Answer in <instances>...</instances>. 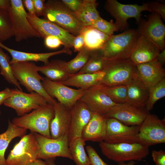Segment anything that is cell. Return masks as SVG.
Here are the masks:
<instances>
[{"mask_svg": "<svg viewBox=\"0 0 165 165\" xmlns=\"http://www.w3.org/2000/svg\"><path fill=\"white\" fill-rule=\"evenodd\" d=\"M10 5V0H0V9H1L8 11Z\"/></svg>", "mask_w": 165, "mask_h": 165, "instance_id": "cell-48", "label": "cell"}, {"mask_svg": "<svg viewBox=\"0 0 165 165\" xmlns=\"http://www.w3.org/2000/svg\"><path fill=\"white\" fill-rule=\"evenodd\" d=\"M44 39L46 46L50 49H56L59 47L61 45H63L61 41L54 36H48Z\"/></svg>", "mask_w": 165, "mask_h": 165, "instance_id": "cell-42", "label": "cell"}, {"mask_svg": "<svg viewBox=\"0 0 165 165\" xmlns=\"http://www.w3.org/2000/svg\"><path fill=\"white\" fill-rule=\"evenodd\" d=\"M137 78L148 89L165 78L163 66L157 60L136 65Z\"/></svg>", "mask_w": 165, "mask_h": 165, "instance_id": "cell-20", "label": "cell"}, {"mask_svg": "<svg viewBox=\"0 0 165 165\" xmlns=\"http://www.w3.org/2000/svg\"><path fill=\"white\" fill-rule=\"evenodd\" d=\"M54 159L45 160V162L47 165H56L54 160Z\"/></svg>", "mask_w": 165, "mask_h": 165, "instance_id": "cell-52", "label": "cell"}, {"mask_svg": "<svg viewBox=\"0 0 165 165\" xmlns=\"http://www.w3.org/2000/svg\"><path fill=\"white\" fill-rule=\"evenodd\" d=\"M104 75L102 71L91 74L77 73L70 75L66 80L61 83L85 90L98 85Z\"/></svg>", "mask_w": 165, "mask_h": 165, "instance_id": "cell-27", "label": "cell"}, {"mask_svg": "<svg viewBox=\"0 0 165 165\" xmlns=\"http://www.w3.org/2000/svg\"><path fill=\"white\" fill-rule=\"evenodd\" d=\"M136 163L135 161L131 160L126 163L125 162L118 163V165H134Z\"/></svg>", "mask_w": 165, "mask_h": 165, "instance_id": "cell-51", "label": "cell"}, {"mask_svg": "<svg viewBox=\"0 0 165 165\" xmlns=\"http://www.w3.org/2000/svg\"><path fill=\"white\" fill-rule=\"evenodd\" d=\"M103 59L102 50L92 51L86 64L77 73L91 74L102 71L104 66Z\"/></svg>", "mask_w": 165, "mask_h": 165, "instance_id": "cell-33", "label": "cell"}, {"mask_svg": "<svg viewBox=\"0 0 165 165\" xmlns=\"http://www.w3.org/2000/svg\"><path fill=\"white\" fill-rule=\"evenodd\" d=\"M157 60L163 66L165 64V50L160 53L157 57Z\"/></svg>", "mask_w": 165, "mask_h": 165, "instance_id": "cell-49", "label": "cell"}, {"mask_svg": "<svg viewBox=\"0 0 165 165\" xmlns=\"http://www.w3.org/2000/svg\"><path fill=\"white\" fill-rule=\"evenodd\" d=\"M65 62L59 59L53 60L46 65L37 66L36 68L38 72L44 74L50 80L61 83L70 75L66 68Z\"/></svg>", "mask_w": 165, "mask_h": 165, "instance_id": "cell-26", "label": "cell"}, {"mask_svg": "<svg viewBox=\"0 0 165 165\" xmlns=\"http://www.w3.org/2000/svg\"><path fill=\"white\" fill-rule=\"evenodd\" d=\"M139 24L137 31L140 35L153 42L160 51L165 50V26L160 15L152 13L147 21L142 20Z\"/></svg>", "mask_w": 165, "mask_h": 165, "instance_id": "cell-17", "label": "cell"}, {"mask_svg": "<svg viewBox=\"0 0 165 165\" xmlns=\"http://www.w3.org/2000/svg\"><path fill=\"white\" fill-rule=\"evenodd\" d=\"M10 62V57L0 47V74L8 82L22 91L20 84L14 76Z\"/></svg>", "mask_w": 165, "mask_h": 165, "instance_id": "cell-32", "label": "cell"}, {"mask_svg": "<svg viewBox=\"0 0 165 165\" xmlns=\"http://www.w3.org/2000/svg\"><path fill=\"white\" fill-rule=\"evenodd\" d=\"M51 22L75 36L82 31L84 26L78 20L74 13L60 0H49L45 3L43 15Z\"/></svg>", "mask_w": 165, "mask_h": 165, "instance_id": "cell-2", "label": "cell"}, {"mask_svg": "<svg viewBox=\"0 0 165 165\" xmlns=\"http://www.w3.org/2000/svg\"><path fill=\"white\" fill-rule=\"evenodd\" d=\"M98 85L101 90L116 104L127 103V89L126 85L104 86Z\"/></svg>", "mask_w": 165, "mask_h": 165, "instance_id": "cell-35", "label": "cell"}, {"mask_svg": "<svg viewBox=\"0 0 165 165\" xmlns=\"http://www.w3.org/2000/svg\"><path fill=\"white\" fill-rule=\"evenodd\" d=\"M160 49L145 37L140 35L130 59L136 65L157 60Z\"/></svg>", "mask_w": 165, "mask_h": 165, "instance_id": "cell-21", "label": "cell"}, {"mask_svg": "<svg viewBox=\"0 0 165 165\" xmlns=\"http://www.w3.org/2000/svg\"><path fill=\"white\" fill-rule=\"evenodd\" d=\"M99 145L105 156L118 163L141 161L149 153V147L139 143L110 144L102 141L100 142Z\"/></svg>", "mask_w": 165, "mask_h": 165, "instance_id": "cell-6", "label": "cell"}, {"mask_svg": "<svg viewBox=\"0 0 165 165\" xmlns=\"http://www.w3.org/2000/svg\"><path fill=\"white\" fill-rule=\"evenodd\" d=\"M108 118L105 115L93 113L92 117L84 128L81 138L85 141H104L106 133Z\"/></svg>", "mask_w": 165, "mask_h": 165, "instance_id": "cell-23", "label": "cell"}, {"mask_svg": "<svg viewBox=\"0 0 165 165\" xmlns=\"http://www.w3.org/2000/svg\"><path fill=\"white\" fill-rule=\"evenodd\" d=\"M80 99L93 113L102 115H105L112 107L117 104L101 90L98 84L83 90Z\"/></svg>", "mask_w": 165, "mask_h": 165, "instance_id": "cell-19", "label": "cell"}, {"mask_svg": "<svg viewBox=\"0 0 165 165\" xmlns=\"http://www.w3.org/2000/svg\"><path fill=\"white\" fill-rule=\"evenodd\" d=\"M140 126H128L112 118H108L104 141L110 144L138 143Z\"/></svg>", "mask_w": 165, "mask_h": 165, "instance_id": "cell-13", "label": "cell"}, {"mask_svg": "<svg viewBox=\"0 0 165 165\" xmlns=\"http://www.w3.org/2000/svg\"><path fill=\"white\" fill-rule=\"evenodd\" d=\"M105 8L116 19L115 24L119 30L128 29L127 20L131 18L136 20L138 24L142 21L141 13L144 11L150 12L147 3L142 5L137 4H124L116 0H108L105 2Z\"/></svg>", "mask_w": 165, "mask_h": 165, "instance_id": "cell-9", "label": "cell"}, {"mask_svg": "<svg viewBox=\"0 0 165 165\" xmlns=\"http://www.w3.org/2000/svg\"><path fill=\"white\" fill-rule=\"evenodd\" d=\"M91 26L109 36L113 35L114 32L119 30V28L115 23H113L112 20L108 21L101 16Z\"/></svg>", "mask_w": 165, "mask_h": 165, "instance_id": "cell-38", "label": "cell"}, {"mask_svg": "<svg viewBox=\"0 0 165 165\" xmlns=\"http://www.w3.org/2000/svg\"><path fill=\"white\" fill-rule=\"evenodd\" d=\"M104 75L99 84L104 86L126 85L137 77V67L130 58L112 59L104 57Z\"/></svg>", "mask_w": 165, "mask_h": 165, "instance_id": "cell-1", "label": "cell"}, {"mask_svg": "<svg viewBox=\"0 0 165 165\" xmlns=\"http://www.w3.org/2000/svg\"><path fill=\"white\" fill-rule=\"evenodd\" d=\"M84 46V39L83 33L82 32L79 35L75 36L73 47L75 52H79Z\"/></svg>", "mask_w": 165, "mask_h": 165, "instance_id": "cell-44", "label": "cell"}, {"mask_svg": "<svg viewBox=\"0 0 165 165\" xmlns=\"http://www.w3.org/2000/svg\"><path fill=\"white\" fill-rule=\"evenodd\" d=\"M14 93V89H10L7 87L0 91V105L3 104L8 98L13 95Z\"/></svg>", "mask_w": 165, "mask_h": 165, "instance_id": "cell-46", "label": "cell"}, {"mask_svg": "<svg viewBox=\"0 0 165 165\" xmlns=\"http://www.w3.org/2000/svg\"><path fill=\"white\" fill-rule=\"evenodd\" d=\"M82 32L84 47L91 51L102 50L109 37L91 26L84 27Z\"/></svg>", "mask_w": 165, "mask_h": 165, "instance_id": "cell-29", "label": "cell"}, {"mask_svg": "<svg viewBox=\"0 0 165 165\" xmlns=\"http://www.w3.org/2000/svg\"><path fill=\"white\" fill-rule=\"evenodd\" d=\"M10 7L8 11L15 40L17 42L40 37L31 25L27 17L22 0H10Z\"/></svg>", "mask_w": 165, "mask_h": 165, "instance_id": "cell-7", "label": "cell"}, {"mask_svg": "<svg viewBox=\"0 0 165 165\" xmlns=\"http://www.w3.org/2000/svg\"><path fill=\"white\" fill-rule=\"evenodd\" d=\"M152 156L156 165H165V151L163 150H153Z\"/></svg>", "mask_w": 165, "mask_h": 165, "instance_id": "cell-41", "label": "cell"}, {"mask_svg": "<svg viewBox=\"0 0 165 165\" xmlns=\"http://www.w3.org/2000/svg\"><path fill=\"white\" fill-rule=\"evenodd\" d=\"M24 6L28 11V13L32 15H35L34 3L32 0H22Z\"/></svg>", "mask_w": 165, "mask_h": 165, "instance_id": "cell-47", "label": "cell"}, {"mask_svg": "<svg viewBox=\"0 0 165 165\" xmlns=\"http://www.w3.org/2000/svg\"><path fill=\"white\" fill-rule=\"evenodd\" d=\"M27 17L30 23L39 34L44 39L48 36H53L59 38L64 47H73L75 36L56 24L46 19L32 15L28 13Z\"/></svg>", "mask_w": 165, "mask_h": 165, "instance_id": "cell-14", "label": "cell"}, {"mask_svg": "<svg viewBox=\"0 0 165 165\" xmlns=\"http://www.w3.org/2000/svg\"><path fill=\"white\" fill-rule=\"evenodd\" d=\"M54 116L53 106L48 104L22 116L14 118L12 123L16 126L30 130L51 138L50 126Z\"/></svg>", "mask_w": 165, "mask_h": 165, "instance_id": "cell-3", "label": "cell"}, {"mask_svg": "<svg viewBox=\"0 0 165 165\" xmlns=\"http://www.w3.org/2000/svg\"><path fill=\"white\" fill-rule=\"evenodd\" d=\"M41 83L44 90L52 98L70 109L83 95V90L72 88L62 83L44 78Z\"/></svg>", "mask_w": 165, "mask_h": 165, "instance_id": "cell-16", "label": "cell"}, {"mask_svg": "<svg viewBox=\"0 0 165 165\" xmlns=\"http://www.w3.org/2000/svg\"><path fill=\"white\" fill-rule=\"evenodd\" d=\"M149 113L145 108L137 106L126 103L117 104L109 109L105 115L128 126H140Z\"/></svg>", "mask_w": 165, "mask_h": 165, "instance_id": "cell-15", "label": "cell"}, {"mask_svg": "<svg viewBox=\"0 0 165 165\" xmlns=\"http://www.w3.org/2000/svg\"><path fill=\"white\" fill-rule=\"evenodd\" d=\"M34 165H47L45 162L40 159H36L33 162Z\"/></svg>", "mask_w": 165, "mask_h": 165, "instance_id": "cell-50", "label": "cell"}, {"mask_svg": "<svg viewBox=\"0 0 165 165\" xmlns=\"http://www.w3.org/2000/svg\"><path fill=\"white\" fill-rule=\"evenodd\" d=\"M0 113H1V112H0Z\"/></svg>", "mask_w": 165, "mask_h": 165, "instance_id": "cell-54", "label": "cell"}, {"mask_svg": "<svg viewBox=\"0 0 165 165\" xmlns=\"http://www.w3.org/2000/svg\"><path fill=\"white\" fill-rule=\"evenodd\" d=\"M86 148L90 165H109L101 159L95 150L91 146L87 145Z\"/></svg>", "mask_w": 165, "mask_h": 165, "instance_id": "cell-39", "label": "cell"}, {"mask_svg": "<svg viewBox=\"0 0 165 165\" xmlns=\"http://www.w3.org/2000/svg\"><path fill=\"white\" fill-rule=\"evenodd\" d=\"M71 121L68 133L69 142L81 137L82 131L93 113L81 100H78L70 109Z\"/></svg>", "mask_w": 165, "mask_h": 165, "instance_id": "cell-18", "label": "cell"}, {"mask_svg": "<svg viewBox=\"0 0 165 165\" xmlns=\"http://www.w3.org/2000/svg\"><path fill=\"white\" fill-rule=\"evenodd\" d=\"M30 165H34L33 163H31Z\"/></svg>", "mask_w": 165, "mask_h": 165, "instance_id": "cell-53", "label": "cell"}, {"mask_svg": "<svg viewBox=\"0 0 165 165\" xmlns=\"http://www.w3.org/2000/svg\"><path fill=\"white\" fill-rule=\"evenodd\" d=\"M165 143V119L149 113L140 126L138 143L149 147Z\"/></svg>", "mask_w": 165, "mask_h": 165, "instance_id": "cell-10", "label": "cell"}, {"mask_svg": "<svg viewBox=\"0 0 165 165\" xmlns=\"http://www.w3.org/2000/svg\"><path fill=\"white\" fill-rule=\"evenodd\" d=\"M147 3L150 12L158 13L163 20H165V4L155 1H151Z\"/></svg>", "mask_w": 165, "mask_h": 165, "instance_id": "cell-40", "label": "cell"}, {"mask_svg": "<svg viewBox=\"0 0 165 165\" xmlns=\"http://www.w3.org/2000/svg\"><path fill=\"white\" fill-rule=\"evenodd\" d=\"M16 79L29 93L37 92L44 97L48 103L53 106L57 101L46 93L41 83L44 78L41 76L37 69V66L31 62H17L10 64Z\"/></svg>", "mask_w": 165, "mask_h": 165, "instance_id": "cell-4", "label": "cell"}, {"mask_svg": "<svg viewBox=\"0 0 165 165\" xmlns=\"http://www.w3.org/2000/svg\"><path fill=\"white\" fill-rule=\"evenodd\" d=\"M85 142L81 137L69 142L70 152L76 165H90L88 156L84 149Z\"/></svg>", "mask_w": 165, "mask_h": 165, "instance_id": "cell-31", "label": "cell"}, {"mask_svg": "<svg viewBox=\"0 0 165 165\" xmlns=\"http://www.w3.org/2000/svg\"><path fill=\"white\" fill-rule=\"evenodd\" d=\"M97 5L95 0H83L81 5L75 13L83 26H91L100 17L97 9Z\"/></svg>", "mask_w": 165, "mask_h": 165, "instance_id": "cell-28", "label": "cell"}, {"mask_svg": "<svg viewBox=\"0 0 165 165\" xmlns=\"http://www.w3.org/2000/svg\"><path fill=\"white\" fill-rule=\"evenodd\" d=\"M14 90V94L3 104L14 109L19 117L48 104L44 97L37 92L27 93L16 88Z\"/></svg>", "mask_w": 165, "mask_h": 165, "instance_id": "cell-12", "label": "cell"}, {"mask_svg": "<svg viewBox=\"0 0 165 165\" xmlns=\"http://www.w3.org/2000/svg\"><path fill=\"white\" fill-rule=\"evenodd\" d=\"M139 36L137 30L131 29L109 36L102 49L104 57L112 59L129 58Z\"/></svg>", "mask_w": 165, "mask_h": 165, "instance_id": "cell-5", "label": "cell"}, {"mask_svg": "<svg viewBox=\"0 0 165 165\" xmlns=\"http://www.w3.org/2000/svg\"><path fill=\"white\" fill-rule=\"evenodd\" d=\"M92 52L84 47L74 58L65 62L66 68L70 75L77 73L82 68L88 60Z\"/></svg>", "mask_w": 165, "mask_h": 165, "instance_id": "cell-34", "label": "cell"}, {"mask_svg": "<svg viewBox=\"0 0 165 165\" xmlns=\"http://www.w3.org/2000/svg\"><path fill=\"white\" fill-rule=\"evenodd\" d=\"M33 2L35 15L37 17L43 15L45 7V0H32Z\"/></svg>", "mask_w": 165, "mask_h": 165, "instance_id": "cell-45", "label": "cell"}, {"mask_svg": "<svg viewBox=\"0 0 165 165\" xmlns=\"http://www.w3.org/2000/svg\"><path fill=\"white\" fill-rule=\"evenodd\" d=\"M126 85L127 89V103L145 108L149 97V89L137 77Z\"/></svg>", "mask_w": 165, "mask_h": 165, "instance_id": "cell-25", "label": "cell"}, {"mask_svg": "<svg viewBox=\"0 0 165 165\" xmlns=\"http://www.w3.org/2000/svg\"><path fill=\"white\" fill-rule=\"evenodd\" d=\"M13 36L9 13L0 9V42L6 41Z\"/></svg>", "mask_w": 165, "mask_h": 165, "instance_id": "cell-37", "label": "cell"}, {"mask_svg": "<svg viewBox=\"0 0 165 165\" xmlns=\"http://www.w3.org/2000/svg\"><path fill=\"white\" fill-rule=\"evenodd\" d=\"M34 133L39 148L37 159L45 160L62 157L73 160L69 149L68 134L57 139H52Z\"/></svg>", "mask_w": 165, "mask_h": 165, "instance_id": "cell-11", "label": "cell"}, {"mask_svg": "<svg viewBox=\"0 0 165 165\" xmlns=\"http://www.w3.org/2000/svg\"><path fill=\"white\" fill-rule=\"evenodd\" d=\"M63 3L71 11L75 13L81 5L83 0H62Z\"/></svg>", "mask_w": 165, "mask_h": 165, "instance_id": "cell-43", "label": "cell"}, {"mask_svg": "<svg viewBox=\"0 0 165 165\" xmlns=\"http://www.w3.org/2000/svg\"><path fill=\"white\" fill-rule=\"evenodd\" d=\"M54 116L50 124L51 138L57 139L68 134L71 121L70 109L57 102L53 106Z\"/></svg>", "mask_w": 165, "mask_h": 165, "instance_id": "cell-22", "label": "cell"}, {"mask_svg": "<svg viewBox=\"0 0 165 165\" xmlns=\"http://www.w3.org/2000/svg\"><path fill=\"white\" fill-rule=\"evenodd\" d=\"M0 47L8 52L12 57L10 64L17 62L41 61L44 65L49 62V58L51 57L62 53L72 54V52L70 49L64 48L59 51L48 53H34L15 50L11 49L0 42Z\"/></svg>", "mask_w": 165, "mask_h": 165, "instance_id": "cell-24", "label": "cell"}, {"mask_svg": "<svg viewBox=\"0 0 165 165\" xmlns=\"http://www.w3.org/2000/svg\"><path fill=\"white\" fill-rule=\"evenodd\" d=\"M149 90V97L145 108L149 112L152 109L157 101L165 96V78Z\"/></svg>", "mask_w": 165, "mask_h": 165, "instance_id": "cell-36", "label": "cell"}, {"mask_svg": "<svg viewBox=\"0 0 165 165\" xmlns=\"http://www.w3.org/2000/svg\"><path fill=\"white\" fill-rule=\"evenodd\" d=\"M38 144L34 133L31 132L21 137L6 160V165H30L37 159Z\"/></svg>", "mask_w": 165, "mask_h": 165, "instance_id": "cell-8", "label": "cell"}, {"mask_svg": "<svg viewBox=\"0 0 165 165\" xmlns=\"http://www.w3.org/2000/svg\"><path fill=\"white\" fill-rule=\"evenodd\" d=\"M27 131L26 129L18 127L8 120L7 130L0 134V165H6L5 154L9 143L14 138L25 135Z\"/></svg>", "mask_w": 165, "mask_h": 165, "instance_id": "cell-30", "label": "cell"}]
</instances>
